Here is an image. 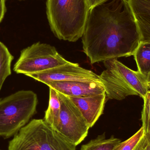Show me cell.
<instances>
[{
	"label": "cell",
	"mask_w": 150,
	"mask_h": 150,
	"mask_svg": "<svg viewBox=\"0 0 150 150\" xmlns=\"http://www.w3.org/2000/svg\"><path fill=\"white\" fill-rule=\"evenodd\" d=\"M81 38L92 64L132 56L141 43L127 0H107L91 9Z\"/></svg>",
	"instance_id": "1"
},
{
	"label": "cell",
	"mask_w": 150,
	"mask_h": 150,
	"mask_svg": "<svg viewBox=\"0 0 150 150\" xmlns=\"http://www.w3.org/2000/svg\"><path fill=\"white\" fill-rule=\"evenodd\" d=\"M90 8L87 0H47L50 28L61 40L76 42L82 38Z\"/></svg>",
	"instance_id": "2"
},
{
	"label": "cell",
	"mask_w": 150,
	"mask_h": 150,
	"mask_svg": "<svg viewBox=\"0 0 150 150\" xmlns=\"http://www.w3.org/2000/svg\"><path fill=\"white\" fill-rule=\"evenodd\" d=\"M106 69L99 76L108 98L121 100L130 95L143 98L149 91L147 78L117 59L103 62Z\"/></svg>",
	"instance_id": "3"
},
{
	"label": "cell",
	"mask_w": 150,
	"mask_h": 150,
	"mask_svg": "<svg viewBox=\"0 0 150 150\" xmlns=\"http://www.w3.org/2000/svg\"><path fill=\"white\" fill-rule=\"evenodd\" d=\"M69 142L44 120L34 119L9 143L8 150H76Z\"/></svg>",
	"instance_id": "4"
},
{
	"label": "cell",
	"mask_w": 150,
	"mask_h": 150,
	"mask_svg": "<svg viewBox=\"0 0 150 150\" xmlns=\"http://www.w3.org/2000/svg\"><path fill=\"white\" fill-rule=\"evenodd\" d=\"M37 95L31 91H20L0 100V137L16 134L36 112Z\"/></svg>",
	"instance_id": "5"
},
{
	"label": "cell",
	"mask_w": 150,
	"mask_h": 150,
	"mask_svg": "<svg viewBox=\"0 0 150 150\" xmlns=\"http://www.w3.org/2000/svg\"><path fill=\"white\" fill-rule=\"evenodd\" d=\"M69 62L54 47L39 42L21 51L13 70L17 74L26 75L40 73Z\"/></svg>",
	"instance_id": "6"
},
{
	"label": "cell",
	"mask_w": 150,
	"mask_h": 150,
	"mask_svg": "<svg viewBox=\"0 0 150 150\" xmlns=\"http://www.w3.org/2000/svg\"><path fill=\"white\" fill-rule=\"evenodd\" d=\"M57 93L60 102L61 112L55 130L77 146L87 136L90 126L74 102L67 95L58 92Z\"/></svg>",
	"instance_id": "7"
},
{
	"label": "cell",
	"mask_w": 150,
	"mask_h": 150,
	"mask_svg": "<svg viewBox=\"0 0 150 150\" xmlns=\"http://www.w3.org/2000/svg\"><path fill=\"white\" fill-rule=\"evenodd\" d=\"M25 76L46 84L54 81H100L99 76L79 67L77 63H69L40 73Z\"/></svg>",
	"instance_id": "8"
},
{
	"label": "cell",
	"mask_w": 150,
	"mask_h": 150,
	"mask_svg": "<svg viewBox=\"0 0 150 150\" xmlns=\"http://www.w3.org/2000/svg\"><path fill=\"white\" fill-rule=\"evenodd\" d=\"M46 85L58 92L71 97H89L105 93L100 81H54Z\"/></svg>",
	"instance_id": "9"
},
{
	"label": "cell",
	"mask_w": 150,
	"mask_h": 150,
	"mask_svg": "<svg viewBox=\"0 0 150 150\" xmlns=\"http://www.w3.org/2000/svg\"><path fill=\"white\" fill-rule=\"evenodd\" d=\"M67 96L80 110L90 128L93 127L103 114L106 101L105 93L86 97Z\"/></svg>",
	"instance_id": "10"
},
{
	"label": "cell",
	"mask_w": 150,
	"mask_h": 150,
	"mask_svg": "<svg viewBox=\"0 0 150 150\" xmlns=\"http://www.w3.org/2000/svg\"><path fill=\"white\" fill-rule=\"evenodd\" d=\"M134 18L141 43H150V0H127Z\"/></svg>",
	"instance_id": "11"
},
{
	"label": "cell",
	"mask_w": 150,
	"mask_h": 150,
	"mask_svg": "<svg viewBox=\"0 0 150 150\" xmlns=\"http://www.w3.org/2000/svg\"><path fill=\"white\" fill-rule=\"evenodd\" d=\"M60 112V102L57 92L50 88L49 105L46 111L44 120L55 129L59 121Z\"/></svg>",
	"instance_id": "12"
},
{
	"label": "cell",
	"mask_w": 150,
	"mask_h": 150,
	"mask_svg": "<svg viewBox=\"0 0 150 150\" xmlns=\"http://www.w3.org/2000/svg\"><path fill=\"white\" fill-rule=\"evenodd\" d=\"M133 55L137 71L147 78L150 73V43H140Z\"/></svg>",
	"instance_id": "13"
},
{
	"label": "cell",
	"mask_w": 150,
	"mask_h": 150,
	"mask_svg": "<svg viewBox=\"0 0 150 150\" xmlns=\"http://www.w3.org/2000/svg\"><path fill=\"white\" fill-rule=\"evenodd\" d=\"M14 59L8 47L0 41V91L5 79L11 75V64Z\"/></svg>",
	"instance_id": "14"
},
{
	"label": "cell",
	"mask_w": 150,
	"mask_h": 150,
	"mask_svg": "<svg viewBox=\"0 0 150 150\" xmlns=\"http://www.w3.org/2000/svg\"><path fill=\"white\" fill-rule=\"evenodd\" d=\"M121 142L120 139L113 137L106 139L105 134H103L82 145L81 150H113Z\"/></svg>",
	"instance_id": "15"
},
{
	"label": "cell",
	"mask_w": 150,
	"mask_h": 150,
	"mask_svg": "<svg viewBox=\"0 0 150 150\" xmlns=\"http://www.w3.org/2000/svg\"><path fill=\"white\" fill-rule=\"evenodd\" d=\"M143 99L144 103L142 113V127L144 134L150 135V92L149 91Z\"/></svg>",
	"instance_id": "16"
},
{
	"label": "cell",
	"mask_w": 150,
	"mask_h": 150,
	"mask_svg": "<svg viewBox=\"0 0 150 150\" xmlns=\"http://www.w3.org/2000/svg\"><path fill=\"white\" fill-rule=\"evenodd\" d=\"M144 134L143 128L141 127L134 134L123 142H121L113 150H132Z\"/></svg>",
	"instance_id": "17"
},
{
	"label": "cell",
	"mask_w": 150,
	"mask_h": 150,
	"mask_svg": "<svg viewBox=\"0 0 150 150\" xmlns=\"http://www.w3.org/2000/svg\"><path fill=\"white\" fill-rule=\"evenodd\" d=\"M132 150H150V135L144 134Z\"/></svg>",
	"instance_id": "18"
},
{
	"label": "cell",
	"mask_w": 150,
	"mask_h": 150,
	"mask_svg": "<svg viewBox=\"0 0 150 150\" xmlns=\"http://www.w3.org/2000/svg\"><path fill=\"white\" fill-rule=\"evenodd\" d=\"M6 10L5 0H0V23L4 18Z\"/></svg>",
	"instance_id": "19"
},
{
	"label": "cell",
	"mask_w": 150,
	"mask_h": 150,
	"mask_svg": "<svg viewBox=\"0 0 150 150\" xmlns=\"http://www.w3.org/2000/svg\"><path fill=\"white\" fill-rule=\"evenodd\" d=\"M107 0H87L90 10Z\"/></svg>",
	"instance_id": "20"
},
{
	"label": "cell",
	"mask_w": 150,
	"mask_h": 150,
	"mask_svg": "<svg viewBox=\"0 0 150 150\" xmlns=\"http://www.w3.org/2000/svg\"><path fill=\"white\" fill-rule=\"evenodd\" d=\"M147 81H148V85L150 84V73L147 76Z\"/></svg>",
	"instance_id": "21"
},
{
	"label": "cell",
	"mask_w": 150,
	"mask_h": 150,
	"mask_svg": "<svg viewBox=\"0 0 150 150\" xmlns=\"http://www.w3.org/2000/svg\"><path fill=\"white\" fill-rule=\"evenodd\" d=\"M148 85H149V91L150 92V84Z\"/></svg>",
	"instance_id": "22"
},
{
	"label": "cell",
	"mask_w": 150,
	"mask_h": 150,
	"mask_svg": "<svg viewBox=\"0 0 150 150\" xmlns=\"http://www.w3.org/2000/svg\"></svg>",
	"instance_id": "23"
}]
</instances>
